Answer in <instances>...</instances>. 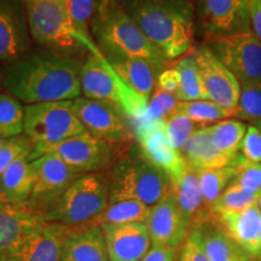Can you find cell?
<instances>
[{
  "instance_id": "cell-16",
  "label": "cell",
  "mask_w": 261,
  "mask_h": 261,
  "mask_svg": "<svg viewBox=\"0 0 261 261\" xmlns=\"http://www.w3.org/2000/svg\"><path fill=\"white\" fill-rule=\"evenodd\" d=\"M191 55L200 70L208 99L226 109H236L241 91L236 76L207 45L194 48Z\"/></svg>"
},
{
  "instance_id": "cell-29",
  "label": "cell",
  "mask_w": 261,
  "mask_h": 261,
  "mask_svg": "<svg viewBox=\"0 0 261 261\" xmlns=\"http://www.w3.org/2000/svg\"><path fill=\"white\" fill-rule=\"evenodd\" d=\"M248 126L234 119H225L210 127L211 138L218 151L234 160L238 156Z\"/></svg>"
},
{
  "instance_id": "cell-35",
  "label": "cell",
  "mask_w": 261,
  "mask_h": 261,
  "mask_svg": "<svg viewBox=\"0 0 261 261\" xmlns=\"http://www.w3.org/2000/svg\"><path fill=\"white\" fill-rule=\"evenodd\" d=\"M98 3L99 0H65L68 14L74 29L89 41H93L91 27H92Z\"/></svg>"
},
{
  "instance_id": "cell-37",
  "label": "cell",
  "mask_w": 261,
  "mask_h": 261,
  "mask_svg": "<svg viewBox=\"0 0 261 261\" xmlns=\"http://www.w3.org/2000/svg\"><path fill=\"white\" fill-rule=\"evenodd\" d=\"M198 128H201V127H197L190 117H188L182 113L174 112L166 119V130H167L169 143L179 152H181L189 139L194 135L195 130Z\"/></svg>"
},
{
  "instance_id": "cell-43",
  "label": "cell",
  "mask_w": 261,
  "mask_h": 261,
  "mask_svg": "<svg viewBox=\"0 0 261 261\" xmlns=\"http://www.w3.org/2000/svg\"><path fill=\"white\" fill-rule=\"evenodd\" d=\"M140 261H178V248L152 246Z\"/></svg>"
},
{
  "instance_id": "cell-17",
  "label": "cell",
  "mask_w": 261,
  "mask_h": 261,
  "mask_svg": "<svg viewBox=\"0 0 261 261\" xmlns=\"http://www.w3.org/2000/svg\"><path fill=\"white\" fill-rule=\"evenodd\" d=\"M34 46L22 0H0V67Z\"/></svg>"
},
{
  "instance_id": "cell-32",
  "label": "cell",
  "mask_w": 261,
  "mask_h": 261,
  "mask_svg": "<svg viewBox=\"0 0 261 261\" xmlns=\"http://www.w3.org/2000/svg\"><path fill=\"white\" fill-rule=\"evenodd\" d=\"M175 112L185 114L196 125L203 127L213 122H219L234 115V110L226 109L212 100H192V102H179Z\"/></svg>"
},
{
  "instance_id": "cell-28",
  "label": "cell",
  "mask_w": 261,
  "mask_h": 261,
  "mask_svg": "<svg viewBox=\"0 0 261 261\" xmlns=\"http://www.w3.org/2000/svg\"><path fill=\"white\" fill-rule=\"evenodd\" d=\"M151 208L136 200H109V204L93 224H129L146 223Z\"/></svg>"
},
{
  "instance_id": "cell-2",
  "label": "cell",
  "mask_w": 261,
  "mask_h": 261,
  "mask_svg": "<svg viewBox=\"0 0 261 261\" xmlns=\"http://www.w3.org/2000/svg\"><path fill=\"white\" fill-rule=\"evenodd\" d=\"M129 17L168 61L192 48L195 0H119Z\"/></svg>"
},
{
  "instance_id": "cell-42",
  "label": "cell",
  "mask_w": 261,
  "mask_h": 261,
  "mask_svg": "<svg viewBox=\"0 0 261 261\" xmlns=\"http://www.w3.org/2000/svg\"><path fill=\"white\" fill-rule=\"evenodd\" d=\"M156 86H158L159 90L171 93L177 98L179 91H180V75H179L178 70L175 68H169V69L163 70L158 76Z\"/></svg>"
},
{
  "instance_id": "cell-14",
  "label": "cell",
  "mask_w": 261,
  "mask_h": 261,
  "mask_svg": "<svg viewBox=\"0 0 261 261\" xmlns=\"http://www.w3.org/2000/svg\"><path fill=\"white\" fill-rule=\"evenodd\" d=\"M133 133L142 154L168 175L173 184L184 173L188 163L181 152L173 148L166 130V119L132 122Z\"/></svg>"
},
{
  "instance_id": "cell-51",
  "label": "cell",
  "mask_w": 261,
  "mask_h": 261,
  "mask_svg": "<svg viewBox=\"0 0 261 261\" xmlns=\"http://www.w3.org/2000/svg\"><path fill=\"white\" fill-rule=\"evenodd\" d=\"M178 261H179V259H178Z\"/></svg>"
},
{
  "instance_id": "cell-36",
  "label": "cell",
  "mask_w": 261,
  "mask_h": 261,
  "mask_svg": "<svg viewBox=\"0 0 261 261\" xmlns=\"http://www.w3.org/2000/svg\"><path fill=\"white\" fill-rule=\"evenodd\" d=\"M257 198H259V194H250L232 181L215 202L213 213L220 214L228 213V212H240L246 210L249 205L257 203Z\"/></svg>"
},
{
  "instance_id": "cell-39",
  "label": "cell",
  "mask_w": 261,
  "mask_h": 261,
  "mask_svg": "<svg viewBox=\"0 0 261 261\" xmlns=\"http://www.w3.org/2000/svg\"><path fill=\"white\" fill-rule=\"evenodd\" d=\"M34 146V143L24 135L8 138L5 145L0 149V179L16 160L31 154Z\"/></svg>"
},
{
  "instance_id": "cell-3",
  "label": "cell",
  "mask_w": 261,
  "mask_h": 261,
  "mask_svg": "<svg viewBox=\"0 0 261 261\" xmlns=\"http://www.w3.org/2000/svg\"><path fill=\"white\" fill-rule=\"evenodd\" d=\"M94 44L103 55H126L151 62L160 74L168 60L148 40L119 0H99L92 21Z\"/></svg>"
},
{
  "instance_id": "cell-22",
  "label": "cell",
  "mask_w": 261,
  "mask_h": 261,
  "mask_svg": "<svg viewBox=\"0 0 261 261\" xmlns=\"http://www.w3.org/2000/svg\"><path fill=\"white\" fill-rule=\"evenodd\" d=\"M172 187L180 211L189 224V232L213 217L214 214L204 203L198 172L195 168L187 165L184 173L173 182Z\"/></svg>"
},
{
  "instance_id": "cell-33",
  "label": "cell",
  "mask_w": 261,
  "mask_h": 261,
  "mask_svg": "<svg viewBox=\"0 0 261 261\" xmlns=\"http://www.w3.org/2000/svg\"><path fill=\"white\" fill-rule=\"evenodd\" d=\"M24 107L10 93L0 92V135L5 138L23 133Z\"/></svg>"
},
{
  "instance_id": "cell-47",
  "label": "cell",
  "mask_w": 261,
  "mask_h": 261,
  "mask_svg": "<svg viewBox=\"0 0 261 261\" xmlns=\"http://www.w3.org/2000/svg\"><path fill=\"white\" fill-rule=\"evenodd\" d=\"M236 261H250V256H248V255H243V256H241L240 259H237Z\"/></svg>"
},
{
  "instance_id": "cell-5",
  "label": "cell",
  "mask_w": 261,
  "mask_h": 261,
  "mask_svg": "<svg viewBox=\"0 0 261 261\" xmlns=\"http://www.w3.org/2000/svg\"><path fill=\"white\" fill-rule=\"evenodd\" d=\"M27 14L33 42L38 46L68 54L94 52L93 41L75 31L65 0H22Z\"/></svg>"
},
{
  "instance_id": "cell-1",
  "label": "cell",
  "mask_w": 261,
  "mask_h": 261,
  "mask_svg": "<svg viewBox=\"0 0 261 261\" xmlns=\"http://www.w3.org/2000/svg\"><path fill=\"white\" fill-rule=\"evenodd\" d=\"M83 63L77 55L37 45L0 67V87L27 106L74 100L83 93Z\"/></svg>"
},
{
  "instance_id": "cell-7",
  "label": "cell",
  "mask_w": 261,
  "mask_h": 261,
  "mask_svg": "<svg viewBox=\"0 0 261 261\" xmlns=\"http://www.w3.org/2000/svg\"><path fill=\"white\" fill-rule=\"evenodd\" d=\"M110 189L108 175L87 173L77 178L42 214L48 223L84 225L93 223L108 207Z\"/></svg>"
},
{
  "instance_id": "cell-23",
  "label": "cell",
  "mask_w": 261,
  "mask_h": 261,
  "mask_svg": "<svg viewBox=\"0 0 261 261\" xmlns=\"http://www.w3.org/2000/svg\"><path fill=\"white\" fill-rule=\"evenodd\" d=\"M104 57L120 79L149 102L160 75L158 68L144 58L116 54L104 55Z\"/></svg>"
},
{
  "instance_id": "cell-34",
  "label": "cell",
  "mask_w": 261,
  "mask_h": 261,
  "mask_svg": "<svg viewBox=\"0 0 261 261\" xmlns=\"http://www.w3.org/2000/svg\"><path fill=\"white\" fill-rule=\"evenodd\" d=\"M240 99L234 109V117L243 121L261 123V81L260 83L240 84Z\"/></svg>"
},
{
  "instance_id": "cell-38",
  "label": "cell",
  "mask_w": 261,
  "mask_h": 261,
  "mask_svg": "<svg viewBox=\"0 0 261 261\" xmlns=\"http://www.w3.org/2000/svg\"><path fill=\"white\" fill-rule=\"evenodd\" d=\"M231 165L234 168V178L232 181L250 194H260L261 163L250 162L242 155H238Z\"/></svg>"
},
{
  "instance_id": "cell-49",
  "label": "cell",
  "mask_w": 261,
  "mask_h": 261,
  "mask_svg": "<svg viewBox=\"0 0 261 261\" xmlns=\"http://www.w3.org/2000/svg\"><path fill=\"white\" fill-rule=\"evenodd\" d=\"M256 127H257V128H259V129H260V132H261V123H260V125H257Z\"/></svg>"
},
{
  "instance_id": "cell-41",
  "label": "cell",
  "mask_w": 261,
  "mask_h": 261,
  "mask_svg": "<svg viewBox=\"0 0 261 261\" xmlns=\"http://www.w3.org/2000/svg\"><path fill=\"white\" fill-rule=\"evenodd\" d=\"M241 151L248 161L261 163V132L256 126H248Z\"/></svg>"
},
{
  "instance_id": "cell-18",
  "label": "cell",
  "mask_w": 261,
  "mask_h": 261,
  "mask_svg": "<svg viewBox=\"0 0 261 261\" xmlns=\"http://www.w3.org/2000/svg\"><path fill=\"white\" fill-rule=\"evenodd\" d=\"M146 225L154 247L179 248L189 234V224L173 191L151 207Z\"/></svg>"
},
{
  "instance_id": "cell-9",
  "label": "cell",
  "mask_w": 261,
  "mask_h": 261,
  "mask_svg": "<svg viewBox=\"0 0 261 261\" xmlns=\"http://www.w3.org/2000/svg\"><path fill=\"white\" fill-rule=\"evenodd\" d=\"M121 150L85 132L57 144H35L28 158L33 161L44 155H55L77 172L86 174L110 167Z\"/></svg>"
},
{
  "instance_id": "cell-8",
  "label": "cell",
  "mask_w": 261,
  "mask_h": 261,
  "mask_svg": "<svg viewBox=\"0 0 261 261\" xmlns=\"http://www.w3.org/2000/svg\"><path fill=\"white\" fill-rule=\"evenodd\" d=\"M85 132L87 130L75 115L71 100L24 107L23 135L34 144H57Z\"/></svg>"
},
{
  "instance_id": "cell-50",
  "label": "cell",
  "mask_w": 261,
  "mask_h": 261,
  "mask_svg": "<svg viewBox=\"0 0 261 261\" xmlns=\"http://www.w3.org/2000/svg\"><path fill=\"white\" fill-rule=\"evenodd\" d=\"M179 261H180V257H179Z\"/></svg>"
},
{
  "instance_id": "cell-24",
  "label": "cell",
  "mask_w": 261,
  "mask_h": 261,
  "mask_svg": "<svg viewBox=\"0 0 261 261\" xmlns=\"http://www.w3.org/2000/svg\"><path fill=\"white\" fill-rule=\"evenodd\" d=\"M188 236L200 246L210 261H236L248 255L227 236L218 224L215 215L191 230Z\"/></svg>"
},
{
  "instance_id": "cell-30",
  "label": "cell",
  "mask_w": 261,
  "mask_h": 261,
  "mask_svg": "<svg viewBox=\"0 0 261 261\" xmlns=\"http://www.w3.org/2000/svg\"><path fill=\"white\" fill-rule=\"evenodd\" d=\"M175 69L180 75V91L178 94L179 102H192V100H210L204 89L200 70L192 55L182 57L175 64Z\"/></svg>"
},
{
  "instance_id": "cell-21",
  "label": "cell",
  "mask_w": 261,
  "mask_h": 261,
  "mask_svg": "<svg viewBox=\"0 0 261 261\" xmlns=\"http://www.w3.org/2000/svg\"><path fill=\"white\" fill-rule=\"evenodd\" d=\"M106 238L102 227L93 223L68 225L62 243L61 261H108Z\"/></svg>"
},
{
  "instance_id": "cell-45",
  "label": "cell",
  "mask_w": 261,
  "mask_h": 261,
  "mask_svg": "<svg viewBox=\"0 0 261 261\" xmlns=\"http://www.w3.org/2000/svg\"><path fill=\"white\" fill-rule=\"evenodd\" d=\"M249 15L252 32L261 42V0H249Z\"/></svg>"
},
{
  "instance_id": "cell-13",
  "label": "cell",
  "mask_w": 261,
  "mask_h": 261,
  "mask_svg": "<svg viewBox=\"0 0 261 261\" xmlns=\"http://www.w3.org/2000/svg\"><path fill=\"white\" fill-rule=\"evenodd\" d=\"M196 27L205 40L252 32L249 0H197Z\"/></svg>"
},
{
  "instance_id": "cell-12",
  "label": "cell",
  "mask_w": 261,
  "mask_h": 261,
  "mask_svg": "<svg viewBox=\"0 0 261 261\" xmlns=\"http://www.w3.org/2000/svg\"><path fill=\"white\" fill-rule=\"evenodd\" d=\"M31 168L34 175V185L28 200V207L41 217L83 175V173L55 155H44L33 160Z\"/></svg>"
},
{
  "instance_id": "cell-31",
  "label": "cell",
  "mask_w": 261,
  "mask_h": 261,
  "mask_svg": "<svg viewBox=\"0 0 261 261\" xmlns=\"http://www.w3.org/2000/svg\"><path fill=\"white\" fill-rule=\"evenodd\" d=\"M200 178L201 190L203 194L204 203L213 213V207L225 189L231 184L234 178V168L232 165L223 168L197 171ZM214 214V213H213Z\"/></svg>"
},
{
  "instance_id": "cell-25",
  "label": "cell",
  "mask_w": 261,
  "mask_h": 261,
  "mask_svg": "<svg viewBox=\"0 0 261 261\" xmlns=\"http://www.w3.org/2000/svg\"><path fill=\"white\" fill-rule=\"evenodd\" d=\"M68 225L44 221L25 243L21 261H61Z\"/></svg>"
},
{
  "instance_id": "cell-26",
  "label": "cell",
  "mask_w": 261,
  "mask_h": 261,
  "mask_svg": "<svg viewBox=\"0 0 261 261\" xmlns=\"http://www.w3.org/2000/svg\"><path fill=\"white\" fill-rule=\"evenodd\" d=\"M185 162L196 171L223 168L230 166L233 160L218 151L211 138L210 127H201L196 129L181 150Z\"/></svg>"
},
{
  "instance_id": "cell-4",
  "label": "cell",
  "mask_w": 261,
  "mask_h": 261,
  "mask_svg": "<svg viewBox=\"0 0 261 261\" xmlns=\"http://www.w3.org/2000/svg\"><path fill=\"white\" fill-rule=\"evenodd\" d=\"M110 167V200H136L151 208L173 191L168 175L145 159L137 143L123 148Z\"/></svg>"
},
{
  "instance_id": "cell-40",
  "label": "cell",
  "mask_w": 261,
  "mask_h": 261,
  "mask_svg": "<svg viewBox=\"0 0 261 261\" xmlns=\"http://www.w3.org/2000/svg\"><path fill=\"white\" fill-rule=\"evenodd\" d=\"M178 104L179 100L173 94L158 89L154 96H152L151 100H149V106L145 114L139 120L154 121V120L167 119L169 115H172L175 112Z\"/></svg>"
},
{
  "instance_id": "cell-11",
  "label": "cell",
  "mask_w": 261,
  "mask_h": 261,
  "mask_svg": "<svg viewBox=\"0 0 261 261\" xmlns=\"http://www.w3.org/2000/svg\"><path fill=\"white\" fill-rule=\"evenodd\" d=\"M205 45L226 65L238 83H260L261 42L253 32L208 39Z\"/></svg>"
},
{
  "instance_id": "cell-48",
  "label": "cell",
  "mask_w": 261,
  "mask_h": 261,
  "mask_svg": "<svg viewBox=\"0 0 261 261\" xmlns=\"http://www.w3.org/2000/svg\"><path fill=\"white\" fill-rule=\"evenodd\" d=\"M257 205H259V208L261 211V192L259 194V198H257Z\"/></svg>"
},
{
  "instance_id": "cell-27",
  "label": "cell",
  "mask_w": 261,
  "mask_h": 261,
  "mask_svg": "<svg viewBox=\"0 0 261 261\" xmlns=\"http://www.w3.org/2000/svg\"><path fill=\"white\" fill-rule=\"evenodd\" d=\"M28 156L16 160L0 179V194L15 204L28 205L34 185V175Z\"/></svg>"
},
{
  "instance_id": "cell-44",
  "label": "cell",
  "mask_w": 261,
  "mask_h": 261,
  "mask_svg": "<svg viewBox=\"0 0 261 261\" xmlns=\"http://www.w3.org/2000/svg\"><path fill=\"white\" fill-rule=\"evenodd\" d=\"M179 257H180V261H210L200 246L189 236L185 240Z\"/></svg>"
},
{
  "instance_id": "cell-20",
  "label": "cell",
  "mask_w": 261,
  "mask_h": 261,
  "mask_svg": "<svg viewBox=\"0 0 261 261\" xmlns=\"http://www.w3.org/2000/svg\"><path fill=\"white\" fill-rule=\"evenodd\" d=\"M227 236L250 257L261 255V211L257 203L240 212L214 214Z\"/></svg>"
},
{
  "instance_id": "cell-46",
  "label": "cell",
  "mask_w": 261,
  "mask_h": 261,
  "mask_svg": "<svg viewBox=\"0 0 261 261\" xmlns=\"http://www.w3.org/2000/svg\"><path fill=\"white\" fill-rule=\"evenodd\" d=\"M6 140H8V138H5V137H3L2 135H0V149H2V148H3V146H4V145H5Z\"/></svg>"
},
{
  "instance_id": "cell-6",
  "label": "cell",
  "mask_w": 261,
  "mask_h": 261,
  "mask_svg": "<svg viewBox=\"0 0 261 261\" xmlns=\"http://www.w3.org/2000/svg\"><path fill=\"white\" fill-rule=\"evenodd\" d=\"M80 81L85 97L117 108L128 117L130 125L148 109V100L120 79L99 48L96 52H89V56L85 58Z\"/></svg>"
},
{
  "instance_id": "cell-15",
  "label": "cell",
  "mask_w": 261,
  "mask_h": 261,
  "mask_svg": "<svg viewBox=\"0 0 261 261\" xmlns=\"http://www.w3.org/2000/svg\"><path fill=\"white\" fill-rule=\"evenodd\" d=\"M44 221L28 205L12 203L0 194V261H21L28 238Z\"/></svg>"
},
{
  "instance_id": "cell-10",
  "label": "cell",
  "mask_w": 261,
  "mask_h": 261,
  "mask_svg": "<svg viewBox=\"0 0 261 261\" xmlns=\"http://www.w3.org/2000/svg\"><path fill=\"white\" fill-rule=\"evenodd\" d=\"M71 107L87 132L97 138L106 140L119 149L135 143L130 121L117 108L86 97L71 100Z\"/></svg>"
},
{
  "instance_id": "cell-19",
  "label": "cell",
  "mask_w": 261,
  "mask_h": 261,
  "mask_svg": "<svg viewBox=\"0 0 261 261\" xmlns=\"http://www.w3.org/2000/svg\"><path fill=\"white\" fill-rule=\"evenodd\" d=\"M110 261H140L150 250L146 223L102 225Z\"/></svg>"
}]
</instances>
